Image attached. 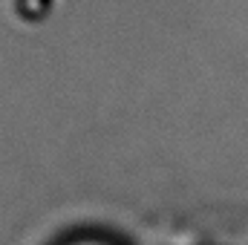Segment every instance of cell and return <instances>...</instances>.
Masks as SVG:
<instances>
[{
	"mask_svg": "<svg viewBox=\"0 0 248 245\" xmlns=\"http://www.w3.org/2000/svg\"><path fill=\"white\" fill-rule=\"evenodd\" d=\"M78 245H101V243H78Z\"/></svg>",
	"mask_w": 248,
	"mask_h": 245,
	"instance_id": "cell-1",
	"label": "cell"
}]
</instances>
